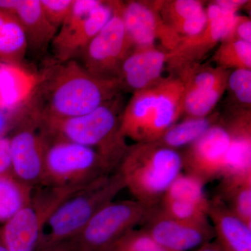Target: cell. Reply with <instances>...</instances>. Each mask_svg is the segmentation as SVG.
<instances>
[{
  "label": "cell",
  "instance_id": "1",
  "mask_svg": "<svg viewBox=\"0 0 251 251\" xmlns=\"http://www.w3.org/2000/svg\"><path fill=\"white\" fill-rule=\"evenodd\" d=\"M117 79L94 76L77 60L51 61L39 75L27 106L41 120L81 116L118 97Z\"/></svg>",
  "mask_w": 251,
  "mask_h": 251
},
{
  "label": "cell",
  "instance_id": "2",
  "mask_svg": "<svg viewBox=\"0 0 251 251\" xmlns=\"http://www.w3.org/2000/svg\"><path fill=\"white\" fill-rule=\"evenodd\" d=\"M184 92L181 79L169 76L134 92L122 112V134L136 143L159 140L184 114Z\"/></svg>",
  "mask_w": 251,
  "mask_h": 251
},
{
  "label": "cell",
  "instance_id": "3",
  "mask_svg": "<svg viewBox=\"0 0 251 251\" xmlns=\"http://www.w3.org/2000/svg\"><path fill=\"white\" fill-rule=\"evenodd\" d=\"M117 171L135 201L152 209L183 171L182 154L157 141L136 143L128 147Z\"/></svg>",
  "mask_w": 251,
  "mask_h": 251
},
{
  "label": "cell",
  "instance_id": "4",
  "mask_svg": "<svg viewBox=\"0 0 251 251\" xmlns=\"http://www.w3.org/2000/svg\"><path fill=\"white\" fill-rule=\"evenodd\" d=\"M119 97L81 116L41 120L50 134L93 149L116 171L128 147L120 131L121 103Z\"/></svg>",
  "mask_w": 251,
  "mask_h": 251
},
{
  "label": "cell",
  "instance_id": "5",
  "mask_svg": "<svg viewBox=\"0 0 251 251\" xmlns=\"http://www.w3.org/2000/svg\"><path fill=\"white\" fill-rule=\"evenodd\" d=\"M124 188L125 181L117 170L68 198L46 223L35 251H53L83 228Z\"/></svg>",
  "mask_w": 251,
  "mask_h": 251
},
{
  "label": "cell",
  "instance_id": "6",
  "mask_svg": "<svg viewBox=\"0 0 251 251\" xmlns=\"http://www.w3.org/2000/svg\"><path fill=\"white\" fill-rule=\"evenodd\" d=\"M43 130L44 173L41 186L85 188L115 172L93 149Z\"/></svg>",
  "mask_w": 251,
  "mask_h": 251
},
{
  "label": "cell",
  "instance_id": "7",
  "mask_svg": "<svg viewBox=\"0 0 251 251\" xmlns=\"http://www.w3.org/2000/svg\"><path fill=\"white\" fill-rule=\"evenodd\" d=\"M151 209L135 200L112 201L53 251H109L141 224Z\"/></svg>",
  "mask_w": 251,
  "mask_h": 251
},
{
  "label": "cell",
  "instance_id": "8",
  "mask_svg": "<svg viewBox=\"0 0 251 251\" xmlns=\"http://www.w3.org/2000/svg\"><path fill=\"white\" fill-rule=\"evenodd\" d=\"M83 188H34L27 202L1 227L8 250L35 251L50 216L68 198Z\"/></svg>",
  "mask_w": 251,
  "mask_h": 251
},
{
  "label": "cell",
  "instance_id": "9",
  "mask_svg": "<svg viewBox=\"0 0 251 251\" xmlns=\"http://www.w3.org/2000/svg\"><path fill=\"white\" fill-rule=\"evenodd\" d=\"M112 4L111 18L78 57L87 72L106 80L117 79L122 63L133 50L122 18V1Z\"/></svg>",
  "mask_w": 251,
  "mask_h": 251
},
{
  "label": "cell",
  "instance_id": "10",
  "mask_svg": "<svg viewBox=\"0 0 251 251\" xmlns=\"http://www.w3.org/2000/svg\"><path fill=\"white\" fill-rule=\"evenodd\" d=\"M13 175L34 188L42 184L44 173V135L40 119L27 106L18 117L10 138Z\"/></svg>",
  "mask_w": 251,
  "mask_h": 251
},
{
  "label": "cell",
  "instance_id": "11",
  "mask_svg": "<svg viewBox=\"0 0 251 251\" xmlns=\"http://www.w3.org/2000/svg\"><path fill=\"white\" fill-rule=\"evenodd\" d=\"M122 14L133 49L155 47L158 41L170 52L182 38L163 21L158 1H122Z\"/></svg>",
  "mask_w": 251,
  "mask_h": 251
},
{
  "label": "cell",
  "instance_id": "12",
  "mask_svg": "<svg viewBox=\"0 0 251 251\" xmlns=\"http://www.w3.org/2000/svg\"><path fill=\"white\" fill-rule=\"evenodd\" d=\"M141 224L142 229L166 251H188L202 247L216 238L214 227L209 221H179L167 215L158 206L150 211Z\"/></svg>",
  "mask_w": 251,
  "mask_h": 251
},
{
  "label": "cell",
  "instance_id": "13",
  "mask_svg": "<svg viewBox=\"0 0 251 251\" xmlns=\"http://www.w3.org/2000/svg\"><path fill=\"white\" fill-rule=\"evenodd\" d=\"M205 27L197 34L181 38L173 50L167 52V64L173 70L181 69L201 60L218 43L221 42L232 28L237 14L221 9L213 1L205 9Z\"/></svg>",
  "mask_w": 251,
  "mask_h": 251
},
{
  "label": "cell",
  "instance_id": "14",
  "mask_svg": "<svg viewBox=\"0 0 251 251\" xmlns=\"http://www.w3.org/2000/svg\"><path fill=\"white\" fill-rule=\"evenodd\" d=\"M232 142L224 120H219L205 134L188 147L182 154L183 170L204 184L221 178Z\"/></svg>",
  "mask_w": 251,
  "mask_h": 251
},
{
  "label": "cell",
  "instance_id": "15",
  "mask_svg": "<svg viewBox=\"0 0 251 251\" xmlns=\"http://www.w3.org/2000/svg\"><path fill=\"white\" fill-rule=\"evenodd\" d=\"M184 84V113L186 118L210 115L227 87L229 73L221 68L189 66L177 72Z\"/></svg>",
  "mask_w": 251,
  "mask_h": 251
},
{
  "label": "cell",
  "instance_id": "16",
  "mask_svg": "<svg viewBox=\"0 0 251 251\" xmlns=\"http://www.w3.org/2000/svg\"><path fill=\"white\" fill-rule=\"evenodd\" d=\"M113 13L112 1L101 4L72 29L57 33L51 43L54 62L76 60L90 41L108 22Z\"/></svg>",
  "mask_w": 251,
  "mask_h": 251
},
{
  "label": "cell",
  "instance_id": "17",
  "mask_svg": "<svg viewBox=\"0 0 251 251\" xmlns=\"http://www.w3.org/2000/svg\"><path fill=\"white\" fill-rule=\"evenodd\" d=\"M166 51L155 47L133 49L124 61L117 75L120 90H145L162 78L167 64Z\"/></svg>",
  "mask_w": 251,
  "mask_h": 251
},
{
  "label": "cell",
  "instance_id": "18",
  "mask_svg": "<svg viewBox=\"0 0 251 251\" xmlns=\"http://www.w3.org/2000/svg\"><path fill=\"white\" fill-rule=\"evenodd\" d=\"M224 120L232 142L226 158L223 179H244L251 176V108L237 110Z\"/></svg>",
  "mask_w": 251,
  "mask_h": 251
},
{
  "label": "cell",
  "instance_id": "19",
  "mask_svg": "<svg viewBox=\"0 0 251 251\" xmlns=\"http://www.w3.org/2000/svg\"><path fill=\"white\" fill-rule=\"evenodd\" d=\"M207 216L223 247L230 251H251V226L234 214L222 200L216 197L210 201Z\"/></svg>",
  "mask_w": 251,
  "mask_h": 251
},
{
  "label": "cell",
  "instance_id": "20",
  "mask_svg": "<svg viewBox=\"0 0 251 251\" xmlns=\"http://www.w3.org/2000/svg\"><path fill=\"white\" fill-rule=\"evenodd\" d=\"M39 82V75L20 64L0 63V110L23 109Z\"/></svg>",
  "mask_w": 251,
  "mask_h": 251
},
{
  "label": "cell",
  "instance_id": "21",
  "mask_svg": "<svg viewBox=\"0 0 251 251\" xmlns=\"http://www.w3.org/2000/svg\"><path fill=\"white\" fill-rule=\"evenodd\" d=\"M12 14L22 26L27 49L36 52L45 50L57 34V29L46 18L40 0H16Z\"/></svg>",
  "mask_w": 251,
  "mask_h": 251
},
{
  "label": "cell",
  "instance_id": "22",
  "mask_svg": "<svg viewBox=\"0 0 251 251\" xmlns=\"http://www.w3.org/2000/svg\"><path fill=\"white\" fill-rule=\"evenodd\" d=\"M22 26L14 14L0 9V60L20 64L27 51Z\"/></svg>",
  "mask_w": 251,
  "mask_h": 251
},
{
  "label": "cell",
  "instance_id": "23",
  "mask_svg": "<svg viewBox=\"0 0 251 251\" xmlns=\"http://www.w3.org/2000/svg\"><path fill=\"white\" fill-rule=\"evenodd\" d=\"M219 120L218 113L201 118H186L170 127L157 142L163 146L176 150L189 146L205 134Z\"/></svg>",
  "mask_w": 251,
  "mask_h": 251
},
{
  "label": "cell",
  "instance_id": "24",
  "mask_svg": "<svg viewBox=\"0 0 251 251\" xmlns=\"http://www.w3.org/2000/svg\"><path fill=\"white\" fill-rule=\"evenodd\" d=\"M221 196L226 205L243 221L251 226V176L239 179H223Z\"/></svg>",
  "mask_w": 251,
  "mask_h": 251
},
{
  "label": "cell",
  "instance_id": "25",
  "mask_svg": "<svg viewBox=\"0 0 251 251\" xmlns=\"http://www.w3.org/2000/svg\"><path fill=\"white\" fill-rule=\"evenodd\" d=\"M33 189L14 175L0 177V224L7 222L27 202Z\"/></svg>",
  "mask_w": 251,
  "mask_h": 251
},
{
  "label": "cell",
  "instance_id": "26",
  "mask_svg": "<svg viewBox=\"0 0 251 251\" xmlns=\"http://www.w3.org/2000/svg\"><path fill=\"white\" fill-rule=\"evenodd\" d=\"M204 186V183L201 180L181 173L168 188L161 201H186L208 211L210 201L206 198Z\"/></svg>",
  "mask_w": 251,
  "mask_h": 251
},
{
  "label": "cell",
  "instance_id": "27",
  "mask_svg": "<svg viewBox=\"0 0 251 251\" xmlns=\"http://www.w3.org/2000/svg\"><path fill=\"white\" fill-rule=\"evenodd\" d=\"M217 67L229 69H251V43L241 40L221 42L213 57Z\"/></svg>",
  "mask_w": 251,
  "mask_h": 251
},
{
  "label": "cell",
  "instance_id": "28",
  "mask_svg": "<svg viewBox=\"0 0 251 251\" xmlns=\"http://www.w3.org/2000/svg\"><path fill=\"white\" fill-rule=\"evenodd\" d=\"M158 11L164 22L174 30L181 23L205 11L202 1L198 0L158 1Z\"/></svg>",
  "mask_w": 251,
  "mask_h": 251
},
{
  "label": "cell",
  "instance_id": "29",
  "mask_svg": "<svg viewBox=\"0 0 251 251\" xmlns=\"http://www.w3.org/2000/svg\"><path fill=\"white\" fill-rule=\"evenodd\" d=\"M158 206L167 215L179 221L195 223L208 221L207 211L192 202L163 201Z\"/></svg>",
  "mask_w": 251,
  "mask_h": 251
},
{
  "label": "cell",
  "instance_id": "30",
  "mask_svg": "<svg viewBox=\"0 0 251 251\" xmlns=\"http://www.w3.org/2000/svg\"><path fill=\"white\" fill-rule=\"evenodd\" d=\"M109 251H166L145 231L133 229L126 234Z\"/></svg>",
  "mask_w": 251,
  "mask_h": 251
},
{
  "label": "cell",
  "instance_id": "31",
  "mask_svg": "<svg viewBox=\"0 0 251 251\" xmlns=\"http://www.w3.org/2000/svg\"><path fill=\"white\" fill-rule=\"evenodd\" d=\"M227 87L233 92L239 103L246 108H251V70L235 69L231 73L227 79Z\"/></svg>",
  "mask_w": 251,
  "mask_h": 251
},
{
  "label": "cell",
  "instance_id": "32",
  "mask_svg": "<svg viewBox=\"0 0 251 251\" xmlns=\"http://www.w3.org/2000/svg\"><path fill=\"white\" fill-rule=\"evenodd\" d=\"M74 0H40L46 18L54 27L58 28L70 12Z\"/></svg>",
  "mask_w": 251,
  "mask_h": 251
},
{
  "label": "cell",
  "instance_id": "33",
  "mask_svg": "<svg viewBox=\"0 0 251 251\" xmlns=\"http://www.w3.org/2000/svg\"><path fill=\"white\" fill-rule=\"evenodd\" d=\"M226 40H241L251 43V18L237 15L232 28L223 41Z\"/></svg>",
  "mask_w": 251,
  "mask_h": 251
},
{
  "label": "cell",
  "instance_id": "34",
  "mask_svg": "<svg viewBox=\"0 0 251 251\" xmlns=\"http://www.w3.org/2000/svg\"><path fill=\"white\" fill-rule=\"evenodd\" d=\"M13 175L10 138L0 135V177Z\"/></svg>",
  "mask_w": 251,
  "mask_h": 251
},
{
  "label": "cell",
  "instance_id": "35",
  "mask_svg": "<svg viewBox=\"0 0 251 251\" xmlns=\"http://www.w3.org/2000/svg\"><path fill=\"white\" fill-rule=\"evenodd\" d=\"M249 1L247 0H218L214 2L225 11L237 14L238 10Z\"/></svg>",
  "mask_w": 251,
  "mask_h": 251
},
{
  "label": "cell",
  "instance_id": "36",
  "mask_svg": "<svg viewBox=\"0 0 251 251\" xmlns=\"http://www.w3.org/2000/svg\"><path fill=\"white\" fill-rule=\"evenodd\" d=\"M197 251H224L222 246L216 239L215 242H210L199 247Z\"/></svg>",
  "mask_w": 251,
  "mask_h": 251
},
{
  "label": "cell",
  "instance_id": "37",
  "mask_svg": "<svg viewBox=\"0 0 251 251\" xmlns=\"http://www.w3.org/2000/svg\"><path fill=\"white\" fill-rule=\"evenodd\" d=\"M5 126H6V119L4 115L0 112V135L1 134V132L4 130Z\"/></svg>",
  "mask_w": 251,
  "mask_h": 251
},
{
  "label": "cell",
  "instance_id": "38",
  "mask_svg": "<svg viewBox=\"0 0 251 251\" xmlns=\"http://www.w3.org/2000/svg\"><path fill=\"white\" fill-rule=\"evenodd\" d=\"M0 251H9L5 245L2 237H1V228H0Z\"/></svg>",
  "mask_w": 251,
  "mask_h": 251
},
{
  "label": "cell",
  "instance_id": "39",
  "mask_svg": "<svg viewBox=\"0 0 251 251\" xmlns=\"http://www.w3.org/2000/svg\"><path fill=\"white\" fill-rule=\"evenodd\" d=\"M223 249H224V251H230L227 250V249H225V248H224V247H223Z\"/></svg>",
  "mask_w": 251,
  "mask_h": 251
}]
</instances>
